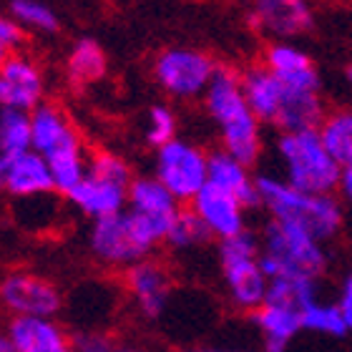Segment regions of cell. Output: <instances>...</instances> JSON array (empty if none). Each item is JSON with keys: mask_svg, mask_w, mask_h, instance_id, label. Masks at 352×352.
Here are the masks:
<instances>
[{"mask_svg": "<svg viewBox=\"0 0 352 352\" xmlns=\"http://www.w3.org/2000/svg\"><path fill=\"white\" fill-rule=\"evenodd\" d=\"M201 101L206 116L217 129L221 151L254 166L264 154V124L247 103L242 74L234 68L219 66Z\"/></svg>", "mask_w": 352, "mask_h": 352, "instance_id": "obj_1", "label": "cell"}, {"mask_svg": "<svg viewBox=\"0 0 352 352\" xmlns=\"http://www.w3.org/2000/svg\"><path fill=\"white\" fill-rule=\"evenodd\" d=\"M257 206L274 221L305 229L320 242H335L347 224V209L338 194H312L287 184L279 174L257 176Z\"/></svg>", "mask_w": 352, "mask_h": 352, "instance_id": "obj_2", "label": "cell"}, {"mask_svg": "<svg viewBox=\"0 0 352 352\" xmlns=\"http://www.w3.org/2000/svg\"><path fill=\"white\" fill-rule=\"evenodd\" d=\"M262 244V270L272 279H315L330 270L327 244L307 234L305 229L267 219L259 234Z\"/></svg>", "mask_w": 352, "mask_h": 352, "instance_id": "obj_3", "label": "cell"}, {"mask_svg": "<svg viewBox=\"0 0 352 352\" xmlns=\"http://www.w3.org/2000/svg\"><path fill=\"white\" fill-rule=\"evenodd\" d=\"M169 229L144 219L139 214L124 212L96 219L88 229V250L96 259L113 270H129L131 264L151 257L159 244H166Z\"/></svg>", "mask_w": 352, "mask_h": 352, "instance_id": "obj_4", "label": "cell"}, {"mask_svg": "<svg viewBox=\"0 0 352 352\" xmlns=\"http://www.w3.org/2000/svg\"><path fill=\"white\" fill-rule=\"evenodd\" d=\"M272 148L287 184L312 194H338L342 166L332 159L317 129L279 131Z\"/></svg>", "mask_w": 352, "mask_h": 352, "instance_id": "obj_5", "label": "cell"}, {"mask_svg": "<svg viewBox=\"0 0 352 352\" xmlns=\"http://www.w3.org/2000/svg\"><path fill=\"white\" fill-rule=\"evenodd\" d=\"M262 244L259 234L252 229L219 242L217 259H219L221 282L227 289L232 307L239 312H257L270 292V277L262 270Z\"/></svg>", "mask_w": 352, "mask_h": 352, "instance_id": "obj_6", "label": "cell"}, {"mask_svg": "<svg viewBox=\"0 0 352 352\" xmlns=\"http://www.w3.org/2000/svg\"><path fill=\"white\" fill-rule=\"evenodd\" d=\"M217 68L219 66L204 51L189 48V45H174L156 56L154 81L171 98L194 101V98H204Z\"/></svg>", "mask_w": 352, "mask_h": 352, "instance_id": "obj_7", "label": "cell"}, {"mask_svg": "<svg viewBox=\"0 0 352 352\" xmlns=\"http://www.w3.org/2000/svg\"><path fill=\"white\" fill-rule=\"evenodd\" d=\"M154 176L174 194L179 204H189L209 184V151L186 139H174L156 148Z\"/></svg>", "mask_w": 352, "mask_h": 352, "instance_id": "obj_8", "label": "cell"}, {"mask_svg": "<svg viewBox=\"0 0 352 352\" xmlns=\"http://www.w3.org/2000/svg\"><path fill=\"white\" fill-rule=\"evenodd\" d=\"M48 81L41 63L23 51L8 56L0 68V111H23L30 113L45 103Z\"/></svg>", "mask_w": 352, "mask_h": 352, "instance_id": "obj_9", "label": "cell"}, {"mask_svg": "<svg viewBox=\"0 0 352 352\" xmlns=\"http://www.w3.org/2000/svg\"><path fill=\"white\" fill-rule=\"evenodd\" d=\"M0 305L13 317H56L63 307L58 287L41 274L10 272L0 282Z\"/></svg>", "mask_w": 352, "mask_h": 352, "instance_id": "obj_10", "label": "cell"}, {"mask_svg": "<svg viewBox=\"0 0 352 352\" xmlns=\"http://www.w3.org/2000/svg\"><path fill=\"white\" fill-rule=\"evenodd\" d=\"M250 21L257 33L274 41H294L315 28V8L309 0H252Z\"/></svg>", "mask_w": 352, "mask_h": 352, "instance_id": "obj_11", "label": "cell"}, {"mask_svg": "<svg viewBox=\"0 0 352 352\" xmlns=\"http://www.w3.org/2000/svg\"><path fill=\"white\" fill-rule=\"evenodd\" d=\"M124 285L141 317L159 320L169 307L174 282L166 264L159 259L146 257L131 264L129 270H124Z\"/></svg>", "mask_w": 352, "mask_h": 352, "instance_id": "obj_12", "label": "cell"}, {"mask_svg": "<svg viewBox=\"0 0 352 352\" xmlns=\"http://www.w3.org/2000/svg\"><path fill=\"white\" fill-rule=\"evenodd\" d=\"M189 209L199 219V224L206 229L209 239H217V242H224L229 236H236L250 229L247 227L250 206L209 184L191 199Z\"/></svg>", "mask_w": 352, "mask_h": 352, "instance_id": "obj_13", "label": "cell"}, {"mask_svg": "<svg viewBox=\"0 0 352 352\" xmlns=\"http://www.w3.org/2000/svg\"><path fill=\"white\" fill-rule=\"evenodd\" d=\"M30 146L43 159H53L74 148H83V141L66 111L45 101L30 111Z\"/></svg>", "mask_w": 352, "mask_h": 352, "instance_id": "obj_14", "label": "cell"}, {"mask_svg": "<svg viewBox=\"0 0 352 352\" xmlns=\"http://www.w3.org/2000/svg\"><path fill=\"white\" fill-rule=\"evenodd\" d=\"M262 66L297 91H322V76L315 58L294 41H274L264 48Z\"/></svg>", "mask_w": 352, "mask_h": 352, "instance_id": "obj_15", "label": "cell"}, {"mask_svg": "<svg viewBox=\"0 0 352 352\" xmlns=\"http://www.w3.org/2000/svg\"><path fill=\"white\" fill-rule=\"evenodd\" d=\"M53 191L48 162L28 148L15 156H0V194L13 199H33Z\"/></svg>", "mask_w": 352, "mask_h": 352, "instance_id": "obj_16", "label": "cell"}, {"mask_svg": "<svg viewBox=\"0 0 352 352\" xmlns=\"http://www.w3.org/2000/svg\"><path fill=\"white\" fill-rule=\"evenodd\" d=\"M66 199L76 212L88 217L91 221L106 219V217H113L129 206V184L88 169L83 182Z\"/></svg>", "mask_w": 352, "mask_h": 352, "instance_id": "obj_17", "label": "cell"}, {"mask_svg": "<svg viewBox=\"0 0 352 352\" xmlns=\"http://www.w3.org/2000/svg\"><path fill=\"white\" fill-rule=\"evenodd\" d=\"M6 335L15 352H78V342L56 317H10Z\"/></svg>", "mask_w": 352, "mask_h": 352, "instance_id": "obj_18", "label": "cell"}, {"mask_svg": "<svg viewBox=\"0 0 352 352\" xmlns=\"http://www.w3.org/2000/svg\"><path fill=\"white\" fill-rule=\"evenodd\" d=\"M242 88L250 109L254 111V116L264 126L277 129L282 109H285L287 94H289L285 83L279 81L274 74H270L262 63H257V66H250L247 71H242Z\"/></svg>", "mask_w": 352, "mask_h": 352, "instance_id": "obj_19", "label": "cell"}, {"mask_svg": "<svg viewBox=\"0 0 352 352\" xmlns=\"http://www.w3.org/2000/svg\"><path fill=\"white\" fill-rule=\"evenodd\" d=\"M126 209L169 229L171 221L176 219V214L182 212V204L151 174V176H133V182L129 184V206Z\"/></svg>", "mask_w": 352, "mask_h": 352, "instance_id": "obj_20", "label": "cell"}, {"mask_svg": "<svg viewBox=\"0 0 352 352\" xmlns=\"http://www.w3.org/2000/svg\"><path fill=\"white\" fill-rule=\"evenodd\" d=\"M252 322L262 338V352H287L302 332V312L277 302H264L252 312Z\"/></svg>", "mask_w": 352, "mask_h": 352, "instance_id": "obj_21", "label": "cell"}, {"mask_svg": "<svg viewBox=\"0 0 352 352\" xmlns=\"http://www.w3.org/2000/svg\"><path fill=\"white\" fill-rule=\"evenodd\" d=\"M209 186L227 191L250 209L257 206V176L252 174V166L221 148L209 151Z\"/></svg>", "mask_w": 352, "mask_h": 352, "instance_id": "obj_22", "label": "cell"}, {"mask_svg": "<svg viewBox=\"0 0 352 352\" xmlns=\"http://www.w3.org/2000/svg\"><path fill=\"white\" fill-rule=\"evenodd\" d=\"M317 133L342 169L352 166V106L327 109L324 118L317 126Z\"/></svg>", "mask_w": 352, "mask_h": 352, "instance_id": "obj_23", "label": "cell"}, {"mask_svg": "<svg viewBox=\"0 0 352 352\" xmlns=\"http://www.w3.org/2000/svg\"><path fill=\"white\" fill-rule=\"evenodd\" d=\"M106 51L101 43H96L94 38H81L71 45V51L66 56V76L74 86H88L103 78L106 74Z\"/></svg>", "mask_w": 352, "mask_h": 352, "instance_id": "obj_24", "label": "cell"}, {"mask_svg": "<svg viewBox=\"0 0 352 352\" xmlns=\"http://www.w3.org/2000/svg\"><path fill=\"white\" fill-rule=\"evenodd\" d=\"M302 330L322 338H345L350 335L342 317V307L338 302L315 300L302 309Z\"/></svg>", "mask_w": 352, "mask_h": 352, "instance_id": "obj_25", "label": "cell"}, {"mask_svg": "<svg viewBox=\"0 0 352 352\" xmlns=\"http://www.w3.org/2000/svg\"><path fill=\"white\" fill-rule=\"evenodd\" d=\"M45 162H48V169H51L53 191H58L63 197H68L83 182V176L88 174L86 148H74V151L58 154L53 159H45Z\"/></svg>", "mask_w": 352, "mask_h": 352, "instance_id": "obj_26", "label": "cell"}, {"mask_svg": "<svg viewBox=\"0 0 352 352\" xmlns=\"http://www.w3.org/2000/svg\"><path fill=\"white\" fill-rule=\"evenodd\" d=\"M10 18H13L23 30L30 33H43L51 36L60 25L58 15L43 0H10Z\"/></svg>", "mask_w": 352, "mask_h": 352, "instance_id": "obj_27", "label": "cell"}, {"mask_svg": "<svg viewBox=\"0 0 352 352\" xmlns=\"http://www.w3.org/2000/svg\"><path fill=\"white\" fill-rule=\"evenodd\" d=\"M315 300H320V282L315 279H272L264 302H277L302 312Z\"/></svg>", "mask_w": 352, "mask_h": 352, "instance_id": "obj_28", "label": "cell"}, {"mask_svg": "<svg viewBox=\"0 0 352 352\" xmlns=\"http://www.w3.org/2000/svg\"><path fill=\"white\" fill-rule=\"evenodd\" d=\"M30 146V113L0 111V156H15Z\"/></svg>", "mask_w": 352, "mask_h": 352, "instance_id": "obj_29", "label": "cell"}, {"mask_svg": "<svg viewBox=\"0 0 352 352\" xmlns=\"http://www.w3.org/2000/svg\"><path fill=\"white\" fill-rule=\"evenodd\" d=\"M209 242L206 229L199 224V219L191 214V209H182L176 214V219L171 221L169 234H166V244L176 252H191Z\"/></svg>", "mask_w": 352, "mask_h": 352, "instance_id": "obj_30", "label": "cell"}, {"mask_svg": "<svg viewBox=\"0 0 352 352\" xmlns=\"http://www.w3.org/2000/svg\"><path fill=\"white\" fill-rule=\"evenodd\" d=\"M144 136L146 144L154 148L166 146L169 141L179 139V118L169 106H151L146 113V124H144Z\"/></svg>", "mask_w": 352, "mask_h": 352, "instance_id": "obj_31", "label": "cell"}, {"mask_svg": "<svg viewBox=\"0 0 352 352\" xmlns=\"http://www.w3.org/2000/svg\"><path fill=\"white\" fill-rule=\"evenodd\" d=\"M23 38H25V30L10 18V13H0V45H6L10 51H18L23 45Z\"/></svg>", "mask_w": 352, "mask_h": 352, "instance_id": "obj_32", "label": "cell"}, {"mask_svg": "<svg viewBox=\"0 0 352 352\" xmlns=\"http://www.w3.org/2000/svg\"><path fill=\"white\" fill-rule=\"evenodd\" d=\"M78 342V352H141L131 345H118V342H111L106 338H98V335H88V338L76 340Z\"/></svg>", "mask_w": 352, "mask_h": 352, "instance_id": "obj_33", "label": "cell"}, {"mask_svg": "<svg viewBox=\"0 0 352 352\" xmlns=\"http://www.w3.org/2000/svg\"><path fill=\"white\" fill-rule=\"evenodd\" d=\"M338 197H340V201L345 204V209H350V212H352V166L342 169L340 186H338Z\"/></svg>", "mask_w": 352, "mask_h": 352, "instance_id": "obj_34", "label": "cell"}, {"mask_svg": "<svg viewBox=\"0 0 352 352\" xmlns=\"http://www.w3.org/2000/svg\"><path fill=\"white\" fill-rule=\"evenodd\" d=\"M340 307H352V267L340 279V292H338Z\"/></svg>", "mask_w": 352, "mask_h": 352, "instance_id": "obj_35", "label": "cell"}, {"mask_svg": "<svg viewBox=\"0 0 352 352\" xmlns=\"http://www.w3.org/2000/svg\"><path fill=\"white\" fill-rule=\"evenodd\" d=\"M182 352H262V350L242 347V345H197V347H186Z\"/></svg>", "mask_w": 352, "mask_h": 352, "instance_id": "obj_36", "label": "cell"}, {"mask_svg": "<svg viewBox=\"0 0 352 352\" xmlns=\"http://www.w3.org/2000/svg\"><path fill=\"white\" fill-rule=\"evenodd\" d=\"M0 352H15L13 345H10V340H8L6 332H0Z\"/></svg>", "mask_w": 352, "mask_h": 352, "instance_id": "obj_37", "label": "cell"}, {"mask_svg": "<svg viewBox=\"0 0 352 352\" xmlns=\"http://www.w3.org/2000/svg\"><path fill=\"white\" fill-rule=\"evenodd\" d=\"M342 317H345L347 332H352V307H342Z\"/></svg>", "mask_w": 352, "mask_h": 352, "instance_id": "obj_38", "label": "cell"}, {"mask_svg": "<svg viewBox=\"0 0 352 352\" xmlns=\"http://www.w3.org/2000/svg\"><path fill=\"white\" fill-rule=\"evenodd\" d=\"M10 48H6V45H0V68L6 66V60H8V56H10Z\"/></svg>", "mask_w": 352, "mask_h": 352, "instance_id": "obj_39", "label": "cell"}, {"mask_svg": "<svg viewBox=\"0 0 352 352\" xmlns=\"http://www.w3.org/2000/svg\"><path fill=\"white\" fill-rule=\"evenodd\" d=\"M345 78H347V83H350V88H352V63L347 66V71H345Z\"/></svg>", "mask_w": 352, "mask_h": 352, "instance_id": "obj_40", "label": "cell"}]
</instances>
